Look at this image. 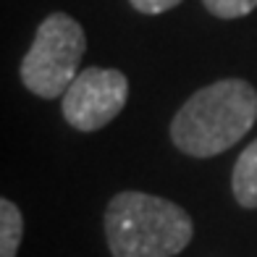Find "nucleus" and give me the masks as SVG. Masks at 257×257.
Instances as JSON below:
<instances>
[{
  "label": "nucleus",
  "mask_w": 257,
  "mask_h": 257,
  "mask_svg": "<svg viewBox=\"0 0 257 257\" xmlns=\"http://www.w3.org/2000/svg\"><path fill=\"white\" fill-rule=\"evenodd\" d=\"M231 189L241 207H257V139L249 147H244L233 166Z\"/></svg>",
  "instance_id": "39448f33"
},
{
  "label": "nucleus",
  "mask_w": 257,
  "mask_h": 257,
  "mask_svg": "<svg viewBox=\"0 0 257 257\" xmlns=\"http://www.w3.org/2000/svg\"><path fill=\"white\" fill-rule=\"evenodd\" d=\"M87 37L68 14H50L40 24L29 53L21 61V81L37 97H63L79 76Z\"/></svg>",
  "instance_id": "7ed1b4c3"
},
{
  "label": "nucleus",
  "mask_w": 257,
  "mask_h": 257,
  "mask_svg": "<svg viewBox=\"0 0 257 257\" xmlns=\"http://www.w3.org/2000/svg\"><path fill=\"white\" fill-rule=\"evenodd\" d=\"M194 236L189 213L145 192H118L105 210V239L113 257H173Z\"/></svg>",
  "instance_id": "f03ea898"
},
{
  "label": "nucleus",
  "mask_w": 257,
  "mask_h": 257,
  "mask_svg": "<svg viewBox=\"0 0 257 257\" xmlns=\"http://www.w3.org/2000/svg\"><path fill=\"white\" fill-rule=\"evenodd\" d=\"M202 3L218 19H239L257 8V0H202Z\"/></svg>",
  "instance_id": "0eeeda50"
},
{
  "label": "nucleus",
  "mask_w": 257,
  "mask_h": 257,
  "mask_svg": "<svg viewBox=\"0 0 257 257\" xmlns=\"http://www.w3.org/2000/svg\"><path fill=\"white\" fill-rule=\"evenodd\" d=\"M181 0H132V6L139 11V14H147V16H158V14H166V11L176 8Z\"/></svg>",
  "instance_id": "6e6552de"
},
{
  "label": "nucleus",
  "mask_w": 257,
  "mask_h": 257,
  "mask_svg": "<svg viewBox=\"0 0 257 257\" xmlns=\"http://www.w3.org/2000/svg\"><path fill=\"white\" fill-rule=\"evenodd\" d=\"M24 236V215L11 200H0V257H16Z\"/></svg>",
  "instance_id": "423d86ee"
},
{
  "label": "nucleus",
  "mask_w": 257,
  "mask_h": 257,
  "mask_svg": "<svg viewBox=\"0 0 257 257\" xmlns=\"http://www.w3.org/2000/svg\"><path fill=\"white\" fill-rule=\"evenodd\" d=\"M257 121V89L244 79H220L186 100L171 121V139L184 155L215 158Z\"/></svg>",
  "instance_id": "f257e3e1"
},
{
  "label": "nucleus",
  "mask_w": 257,
  "mask_h": 257,
  "mask_svg": "<svg viewBox=\"0 0 257 257\" xmlns=\"http://www.w3.org/2000/svg\"><path fill=\"white\" fill-rule=\"evenodd\" d=\"M128 79L115 68H84L63 95V118L79 132H97L123 110Z\"/></svg>",
  "instance_id": "20e7f679"
}]
</instances>
